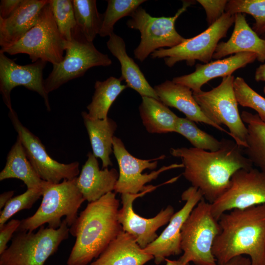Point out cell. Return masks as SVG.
Wrapping results in <instances>:
<instances>
[{"instance_id":"cell-3","label":"cell","mask_w":265,"mask_h":265,"mask_svg":"<svg viewBox=\"0 0 265 265\" xmlns=\"http://www.w3.org/2000/svg\"><path fill=\"white\" fill-rule=\"evenodd\" d=\"M218 222L212 249L217 265L248 255L251 265H265V204L227 212Z\"/></svg>"},{"instance_id":"cell-7","label":"cell","mask_w":265,"mask_h":265,"mask_svg":"<svg viewBox=\"0 0 265 265\" xmlns=\"http://www.w3.org/2000/svg\"><path fill=\"white\" fill-rule=\"evenodd\" d=\"M67 41L58 29L48 2L34 26L14 45L0 51L10 55L27 54L32 63L41 60L56 65L64 58Z\"/></svg>"},{"instance_id":"cell-18","label":"cell","mask_w":265,"mask_h":265,"mask_svg":"<svg viewBox=\"0 0 265 265\" xmlns=\"http://www.w3.org/2000/svg\"><path fill=\"white\" fill-rule=\"evenodd\" d=\"M257 59V54L250 52L237 53L222 59L197 64L195 71L189 74L176 77L172 81L189 87L193 92L201 90L202 86L211 80L232 75L237 70L243 68Z\"/></svg>"},{"instance_id":"cell-12","label":"cell","mask_w":265,"mask_h":265,"mask_svg":"<svg viewBox=\"0 0 265 265\" xmlns=\"http://www.w3.org/2000/svg\"><path fill=\"white\" fill-rule=\"evenodd\" d=\"M113 153L119 166V178L116 183L115 193L137 194L154 186L145 184L156 179L162 172L177 168L184 167L182 163L163 166L150 173L142 174L145 169L154 170L158 165V160L162 159L164 155L154 159H143L131 155L126 149L122 140L114 136Z\"/></svg>"},{"instance_id":"cell-16","label":"cell","mask_w":265,"mask_h":265,"mask_svg":"<svg viewBox=\"0 0 265 265\" xmlns=\"http://www.w3.org/2000/svg\"><path fill=\"white\" fill-rule=\"evenodd\" d=\"M158 186H154L137 194H121L122 207L118 212V220L123 230L133 236L143 249L158 237L157 231L169 222L174 213V208L170 205L161 210L154 217L150 218L143 217L133 211L132 205L134 201L152 192Z\"/></svg>"},{"instance_id":"cell-26","label":"cell","mask_w":265,"mask_h":265,"mask_svg":"<svg viewBox=\"0 0 265 265\" xmlns=\"http://www.w3.org/2000/svg\"><path fill=\"white\" fill-rule=\"evenodd\" d=\"M11 178L22 181L27 189L43 188L47 182L42 180L36 173L18 136L7 154L5 166L0 172V181Z\"/></svg>"},{"instance_id":"cell-41","label":"cell","mask_w":265,"mask_h":265,"mask_svg":"<svg viewBox=\"0 0 265 265\" xmlns=\"http://www.w3.org/2000/svg\"><path fill=\"white\" fill-rule=\"evenodd\" d=\"M14 191L4 192L0 195V209H3L9 200L12 198Z\"/></svg>"},{"instance_id":"cell-47","label":"cell","mask_w":265,"mask_h":265,"mask_svg":"<svg viewBox=\"0 0 265 265\" xmlns=\"http://www.w3.org/2000/svg\"></svg>"},{"instance_id":"cell-25","label":"cell","mask_w":265,"mask_h":265,"mask_svg":"<svg viewBox=\"0 0 265 265\" xmlns=\"http://www.w3.org/2000/svg\"><path fill=\"white\" fill-rule=\"evenodd\" d=\"M84 125L87 130L92 149V154L102 162V168L112 166L110 155L113 152L112 142L114 134L117 128L113 119H93L87 112L81 113Z\"/></svg>"},{"instance_id":"cell-9","label":"cell","mask_w":265,"mask_h":265,"mask_svg":"<svg viewBox=\"0 0 265 265\" xmlns=\"http://www.w3.org/2000/svg\"><path fill=\"white\" fill-rule=\"evenodd\" d=\"M234 80L233 75L223 77L217 86L208 91L193 92V95L205 116L217 125L226 126L234 140L244 148L247 129L238 109Z\"/></svg>"},{"instance_id":"cell-21","label":"cell","mask_w":265,"mask_h":265,"mask_svg":"<svg viewBox=\"0 0 265 265\" xmlns=\"http://www.w3.org/2000/svg\"><path fill=\"white\" fill-rule=\"evenodd\" d=\"M159 100L167 106L174 107L194 122L203 123L230 135L221 126L214 124L202 112L195 100L193 91L187 86L166 80L154 87Z\"/></svg>"},{"instance_id":"cell-40","label":"cell","mask_w":265,"mask_h":265,"mask_svg":"<svg viewBox=\"0 0 265 265\" xmlns=\"http://www.w3.org/2000/svg\"><path fill=\"white\" fill-rule=\"evenodd\" d=\"M217 265H251V262L249 257L238 256L231 259L223 264Z\"/></svg>"},{"instance_id":"cell-45","label":"cell","mask_w":265,"mask_h":265,"mask_svg":"<svg viewBox=\"0 0 265 265\" xmlns=\"http://www.w3.org/2000/svg\"><path fill=\"white\" fill-rule=\"evenodd\" d=\"M263 92H264V94H265V86L264 87Z\"/></svg>"},{"instance_id":"cell-37","label":"cell","mask_w":265,"mask_h":265,"mask_svg":"<svg viewBox=\"0 0 265 265\" xmlns=\"http://www.w3.org/2000/svg\"><path fill=\"white\" fill-rule=\"evenodd\" d=\"M205 10L209 26L216 22L225 13L227 0H197Z\"/></svg>"},{"instance_id":"cell-19","label":"cell","mask_w":265,"mask_h":265,"mask_svg":"<svg viewBox=\"0 0 265 265\" xmlns=\"http://www.w3.org/2000/svg\"><path fill=\"white\" fill-rule=\"evenodd\" d=\"M118 178L119 172L115 168L100 170L97 158L89 152L87 159L76 178V184L84 200L90 203L114 191Z\"/></svg>"},{"instance_id":"cell-42","label":"cell","mask_w":265,"mask_h":265,"mask_svg":"<svg viewBox=\"0 0 265 265\" xmlns=\"http://www.w3.org/2000/svg\"><path fill=\"white\" fill-rule=\"evenodd\" d=\"M255 80L257 81H265V62L256 69Z\"/></svg>"},{"instance_id":"cell-36","label":"cell","mask_w":265,"mask_h":265,"mask_svg":"<svg viewBox=\"0 0 265 265\" xmlns=\"http://www.w3.org/2000/svg\"><path fill=\"white\" fill-rule=\"evenodd\" d=\"M44 187L40 189H27L24 193L11 198L0 211V228L17 212L23 210L30 209L42 196Z\"/></svg>"},{"instance_id":"cell-5","label":"cell","mask_w":265,"mask_h":265,"mask_svg":"<svg viewBox=\"0 0 265 265\" xmlns=\"http://www.w3.org/2000/svg\"><path fill=\"white\" fill-rule=\"evenodd\" d=\"M68 227L64 219L56 229L42 225L36 232L18 231L10 245L0 254V265H44L68 238Z\"/></svg>"},{"instance_id":"cell-46","label":"cell","mask_w":265,"mask_h":265,"mask_svg":"<svg viewBox=\"0 0 265 265\" xmlns=\"http://www.w3.org/2000/svg\"><path fill=\"white\" fill-rule=\"evenodd\" d=\"M187 265H189V264H187Z\"/></svg>"},{"instance_id":"cell-23","label":"cell","mask_w":265,"mask_h":265,"mask_svg":"<svg viewBox=\"0 0 265 265\" xmlns=\"http://www.w3.org/2000/svg\"><path fill=\"white\" fill-rule=\"evenodd\" d=\"M152 259L133 236L123 230L88 265H144Z\"/></svg>"},{"instance_id":"cell-6","label":"cell","mask_w":265,"mask_h":265,"mask_svg":"<svg viewBox=\"0 0 265 265\" xmlns=\"http://www.w3.org/2000/svg\"><path fill=\"white\" fill-rule=\"evenodd\" d=\"M221 232L218 221L213 216L211 204L203 198L194 208L181 229V256L187 264L217 265L212 249Z\"/></svg>"},{"instance_id":"cell-33","label":"cell","mask_w":265,"mask_h":265,"mask_svg":"<svg viewBox=\"0 0 265 265\" xmlns=\"http://www.w3.org/2000/svg\"><path fill=\"white\" fill-rule=\"evenodd\" d=\"M52 13L63 38L72 40L77 27L72 0H49Z\"/></svg>"},{"instance_id":"cell-17","label":"cell","mask_w":265,"mask_h":265,"mask_svg":"<svg viewBox=\"0 0 265 265\" xmlns=\"http://www.w3.org/2000/svg\"><path fill=\"white\" fill-rule=\"evenodd\" d=\"M181 197L182 200L186 201L184 206L173 214L161 234L143 249L145 252L154 257L157 265L170 256L178 255L182 252V227L194 208L204 198L201 191L192 186L185 190Z\"/></svg>"},{"instance_id":"cell-22","label":"cell","mask_w":265,"mask_h":265,"mask_svg":"<svg viewBox=\"0 0 265 265\" xmlns=\"http://www.w3.org/2000/svg\"><path fill=\"white\" fill-rule=\"evenodd\" d=\"M234 23L230 38L226 42H219L212 58L220 59L231 54L250 52L257 54L259 61L265 62V40L249 26L243 14H236Z\"/></svg>"},{"instance_id":"cell-8","label":"cell","mask_w":265,"mask_h":265,"mask_svg":"<svg viewBox=\"0 0 265 265\" xmlns=\"http://www.w3.org/2000/svg\"><path fill=\"white\" fill-rule=\"evenodd\" d=\"M194 3L193 0H184L182 6L172 17H153L141 6L133 11L127 25L140 33V43L133 51L135 58L143 62L155 51L163 47L171 48L184 41L186 38L177 31L175 23Z\"/></svg>"},{"instance_id":"cell-14","label":"cell","mask_w":265,"mask_h":265,"mask_svg":"<svg viewBox=\"0 0 265 265\" xmlns=\"http://www.w3.org/2000/svg\"><path fill=\"white\" fill-rule=\"evenodd\" d=\"M8 116L27 159L42 180L56 184L62 180H72L78 177L79 162L65 164L54 160L48 154L40 139L22 124L14 109L9 111Z\"/></svg>"},{"instance_id":"cell-32","label":"cell","mask_w":265,"mask_h":265,"mask_svg":"<svg viewBox=\"0 0 265 265\" xmlns=\"http://www.w3.org/2000/svg\"><path fill=\"white\" fill-rule=\"evenodd\" d=\"M146 0H108L106 9L103 14L102 26L99 35L109 36L113 32L115 23L132 13Z\"/></svg>"},{"instance_id":"cell-4","label":"cell","mask_w":265,"mask_h":265,"mask_svg":"<svg viewBox=\"0 0 265 265\" xmlns=\"http://www.w3.org/2000/svg\"><path fill=\"white\" fill-rule=\"evenodd\" d=\"M76 178L64 180L56 184L47 182L39 207L32 215L21 220L18 231H33L46 223L48 227L56 229L60 226L63 216L70 227L85 201L77 186Z\"/></svg>"},{"instance_id":"cell-24","label":"cell","mask_w":265,"mask_h":265,"mask_svg":"<svg viewBox=\"0 0 265 265\" xmlns=\"http://www.w3.org/2000/svg\"><path fill=\"white\" fill-rule=\"evenodd\" d=\"M111 53L119 61L121 65L120 79L124 80L127 87L136 91L141 96L149 97L159 100L154 87H152L139 66L126 52L123 39L113 32L106 42Z\"/></svg>"},{"instance_id":"cell-20","label":"cell","mask_w":265,"mask_h":265,"mask_svg":"<svg viewBox=\"0 0 265 265\" xmlns=\"http://www.w3.org/2000/svg\"><path fill=\"white\" fill-rule=\"evenodd\" d=\"M49 0H23L7 18H0V50L16 43L37 23L40 13Z\"/></svg>"},{"instance_id":"cell-29","label":"cell","mask_w":265,"mask_h":265,"mask_svg":"<svg viewBox=\"0 0 265 265\" xmlns=\"http://www.w3.org/2000/svg\"><path fill=\"white\" fill-rule=\"evenodd\" d=\"M120 78L110 77L104 81L97 80L91 103L87 106L88 116L93 119L108 118L109 109L118 96L127 87Z\"/></svg>"},{"instance_id":"cell-1","label":"cell","mask_w":265,"mask_h":265,"mask_svg":"<svg viewBox=\"0 0 265 265\" xmlns=\"http://www.w3.org/2000/svg\"><path fill=\"white\" fill-rule=\"evenodd\" d=\"M221 141L220 148L213 152L194 147L170 149L172 156L181 159L184 177L211 204L228 189L237 171L251 169L253 165L244 154L243 148L234 140L223 138Z\"/></svg>"},{"instance_id":"cell-13","label":"cell","mask_w":265,"mask_h":265,"mask_svg":"<svg viewBox=\"0 0 265 265\" xmlns=\"http://www.w3.org/2000/svg\"><path fill=\"white\" fill-rule=\"evenodd\" d=\"M265 204V173L253 167L241 169L232 176L225 192L211 204V211L218 221L225 212Z\"/></svg>"},{"instance_id":"cell-28","label":"cell","mask_w":265,"mask_h":265,"mask_svg":"<svg viewBox=\"0 0 265 265\" xmlns=\"http://www.w3.org/2000/svg\"><path fill=\"white\" fill-rule=\"evenodd\" d=\"M240 116L247 129L244 153L253 165L265 173V122L257 114L246 111H242Z\"/></svg>"},{"instance_id":"cell-38","label":"cell","mask_w":265,"mask_h":265,"mask_svg":"<svg viewBox=\"0 0 265 265\" xmlns=\"http://www.w3.org/2000/svg\"><path fill=\"white\" fill-rule=\"evenodd\" d=\"M21 221L13 219L0 228V254L7 248V244L13 233L18 230Z\"/></svg>"},{"instance_id":"cell-11","label":"cell","mask_w":265,"mask_h":265,"mask_svg":"<svg viewBox=\"0 0 265 265\" xmlns=\"http://www.w3.org/2000/svg\"><path fill=\"white\" fill-rule=\"evenodd\" d=\"M235 22V15L225 12L214 24L198 35L186 39L178 45L168 49H159L150 55L153 58H164L166 66L173 67L185 61L193 66L196 60L204 63L211 61L220 40L226 36Z\"/></svg>"},{"instance_id":"cell-15","label":"cell","mask_w":265,"mask_h":265,"mask_svg":"<svg viewBox=\"0 0 265 265\" xmlns=\"http://www.w3.org/2000/svg\"><path fill=\"white\" fill-rule=\"evenodd\" d=\"M47 62L38 60L35 62L21 65L7 57L0 51V92L3 101L9 110H12L11 92L18 86L38 93L44 99L46 109L51 106L48 94L44 87L43 71Z\"/></svg>"},{"instance_id":"cell-27","label":"cell","mask_w":265,"mask_h":265,"mask_svg":"<svg viewBox=\"0 0 265 265\" xmlns=\"http://www.w3.org/2000/svg\"><path fill=\"white\" fill-rule=\"evenodd\" d=\"M139 111L143 125L148 132H175L178 116L160 100L142 97Z\"/></svg>"},{"instance_id":"cell-31","label":"cell","mask_w":265,"mask_h":265,"mask_svg":"<svg viewBox=\"0 0 265 265\" xmlns=\"http://www.w3.org/2000/svg\"><path fill=\"white\" fill-rule=\"evenodd\" d=\"M175 132L183 135L197 149L213 152L218 150L221 146V140L201 130L195 122L186 118L178 117Z\"/></svg>"},{"instance_id":"cell-2","label":"cell","mask_w":265,"mask_h":265,"mask_svg":"<svg viewBox=\"0 0 265 265\" xmlns=\"http://www.w3.org/2000/svg\"><path fill=\"white\" fill-rule=\"evenodd\" d=\"M119 206L113 192L87 204L70 226L76 240L67 265H88L123 231L117 218Z\"/></svg>"},{"instance_id":"cell-39","label":"cell","mask_w":265,"mask_h":265,"mask_svg":"<svg viewBox=\"0 0 265 265\" xmlns=\"http://www.w3.org/2000/svg\"><path fill=\"white\" fill-rule=\"evenodd\" d=\"M23 0H1L0 2V18L9 17L21 5Z\"/></svg>"},{"instance_id":"cell-10","label":"cell","mask_w":265,"mask_h":265,"mask_svg":"<svg viewBox=\"0 0 265 265\" xmlns=\"http://www.w3.org/2000/svg\"><path fill=\"white\" fill-rule=\"evenodd\" d=\"M65 55L44 80L46 92L57 89L68 81L83 76L95 66H108L112 64L107 54L99 51L93 42L87 41L77 30L71 41H67Z\"/></svg>"},{"instance_id":"cell-30","label":"cell","mask_w":265,"mask_h":265,"mask_svg":"<svg viewBox=\"0 0 265 265\" xmlns=\"http://www.w3.org/2000/svg\"><path fill=\"white\" fill-rule=\"evenodd\" d=\"M77 30L88 42H93L100 31L103 15L95 0H73Z\"/></svg>"},{"instance_id":"cell-35","label":"cell","mask_w":265,"mask_h":265,"mask_svg":"<svg viewBox=\"0 0 265 265\" xmlns=\"http://www.w3.org/2000/svg\"><path fill=\"white\" fill-rule=\"evenodd\" d=\"M234 89L238 104L255 110L260 118L265 122V98L254 90L240 77L235 78Z\"/></svg>"},{"instance_id":"cell-44","label":"cell","mask_w":265,"mask_h":265,"mask_svg":"<svg viewBox=\"0 0 265 265\" xmlns=\"http://www.w3.org/2000/svg\"><path fill=\"white\" fill-rule=\"evenodd\" d=\"M261 37L265 40V34L261 36Z\"/></svg>"},{"instance_id":"cell-34","label":"cell","mask_w":265,"mask_h":265,"mask_svg":"<svg viewBox=\"0 0 265 265\" xmlns=\"http://www.w3.org/2000/svg\"><path fill=\"white\" fill-rule=\"evenodd\" d=\"M225 12L232 15L246 13L251 15L255 22L252 29L259 36L265 34V0H230Z\"/></svg>"},{"instance_id":"cell-43","label":"cell","mask_w":265,"mask_h":265,"mask_svg":"<svg viewBox=\"0 0 265 265\" xmlns=\"http://www.w3.org/2000/svg\"><path fill=\"white\" fill-rule=\"evenodd\" d=\"M166 265H187V264L181 257L177 260H165Z\"/></svg>"}]
</instances>
